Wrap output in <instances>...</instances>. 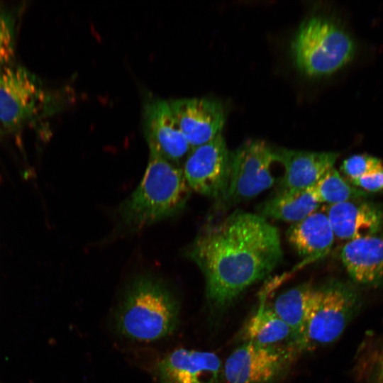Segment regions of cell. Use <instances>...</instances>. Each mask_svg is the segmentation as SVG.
<instances>
[{
	"instance_id": "44dd1931",
	"label": "cell",
	"mask_w": 383,
	"mask_h": 383,
	"mask_svg": "<svg viewBox=\"0 0 383 383\" xmlns=\"http://www.w3.org/2000/svg\"><path fill=\"white\" fill-rule=\"evenodd\" d=\"M382 169L383 162L380 159L366 154L350 156L341 165V170L350 181L373 174Z\"/></svg>"
},
{
	"instance_id": "7a4b0ae2",
	"label": "cell",
	"mask_w": 383,
	"mask_h": 383,
	"mask_svg": "<svg viewBox=\"0 0 383 383\" xmlns=\"http://www.w3.org/2000/svg\"><path fill=\"white\" fill-rule=\"evenodd\" d=\"M189 193L182 168L150 150L143 179L120 206L121 221L133 229L151 225L181 211Z\"/></svg>"
},
{
	"instance_id": "5bb4252c",
	"label": "cell",
	"mask_w": 383,
	"mask_h": 383,
	"mask_svg": "<svg viewBox=\"0 0 383 383\" xmlns=\"http://www.w3.org/2000/svg\"><path fill=\"white\" fill-rule=\"evenodd\" d=\"M335 237L348 241L377 234L383 211L367 201L350 200L329 205L326 212Z\"/></svg>"
},
{
	"instance_id": "ac0fdd59",
	"label": "cell",
	"mask_w": 383,
	"mask_h": 383,
	"mask_svg": "<svg viewBox=\"0 0 383 383\" xmlns=\"http://www.w3.org/2000/svg\"><path fill=\"white\" fill-rule=\"evenodd\" d=\"M320 206L308 189L277 192L258 208L259 215L285 222L297 223Z\"/></svg>"
},
{
	"instance_id": "7c38bea8",
	"label": "cell",
	"mask_w": 383,
	"mask_h": 383,
	"mask_svg": "<svg viewBox=\"0 0 383 383\" xmlns=\"http://www.w3.org/2000/svg\"><path fill=\"white\" fill-rule=\"evenodd\" d=\"M160 383H219L223 365L211 352L179 348L157 365Z\"/></svg>"
},
{
	"instance_id": "7402d4cb",
	"label": "cell",
	"mask_w": 383,
	"mask_h": 383,
	"mask_svg": "<svg viewBox=\"0 0 383 383\" xmlns=\"http://www.w3.org/2000/svg\"><path fill=\"white\" fill-rule=\"evenodd\" d=\"M14 26L11 17L0 12V70L10 65L14 55Z\"/></svg>"
},
{
	"instance_id": "30bf717a",
	"label": "cell",
	"mask_w": 383,
	"mask_h": 383,
	"mask_svg": "<svg viewBox=\"0 0 383 383\" xmlns=\"http://www.w3.org/2000/svg\"><path fill=\"white\" fill-rule=\"evenodd\" d=\"M143 132L149 150L175 165L179 166L192 149L179 127L170 103L164 99H153L145 103Z\"/></svg>"
},
{
	"instance_id": "277c9868",
	"label": "cell",
	"mask_w": 383,
	"mask_h": 383,
	"mask_svg": "<svg viewBox=\"0 0 383 383\" xmlns=\"http://www.w3.org/2000/svg\"><path fill=\"white\" fill-rule=\"evenodd\" d=\"M296 67L310 77L331 74L348 64L355 54L350 35L333 21L312 17L301 23L291 45Z\"/></svg>"
},
{
	"instance_id": "d6986e66",
	"label": "cell",
	"mask_w": 383,
	"mask_h": 383,
	"mask_svg": "<svg viewBox=\"0 0 383 383\" xmlns=\"http://www.w3.org/2000/svg\"><path fill=\"white\" fill-rule=\"evenodd\" d=\"M314 290L312 284H299L281 293L270 304L277 316L292 329L296 348L305 326Z\"/></svg>"
},
{
	"instance_id": "cb8c5ba5",
	"label": "cell",
	"mask_w": 383,
	"mask_h": 383,
	"mask_svg": "<svg viewBox=\"0 0 383 383\" xmlns=\"http://www.w3.org/2000/svg\"><path fill=\"white\" fill-rule=\"evenodd\" d=\"M377 380H378V383H383V359L379 361L377 365Z\"/></svg>"
},
{
	"instance_id": "8992f818",
	"label": "cell",
	"mask_w": 383,
	"mask_h": 383,
	"mask_svg": "<svg viewBox=\"0 0 383 383\" xmlns=\"http://www.w3.org/2000/svg\"><path fill=\"white\" fill-rule=\"evenodd\" d=\"M274 162L273 148L261 140H249L231 152L223 200L228 204L245 201L270 188L275 183L271 172Z\"/></svg>"
},
{
	"instance_id": "5b68a950",
	"label": "cell",
	"mask_w": 383,
	"mask_h": 383,
	"mask_svg": "<svg viewBox=\"0 0 383 383\" xmlns=\"http://www.w3.org/2000/svg\"><path fill=\"white\" fill-rule=\"evenodd\" d=\"M360 296L352 286L331 282L315 287L298 353L311 351L335 341L356 315Z\"/></svg>"
},
{
	"instance_id": "52a82bcc",
	"label": "cell",
	"mask_w": 383,
	"mask_h": 383,
	"mask_svg": "<svg viewBox=\"0 0 383 383\" xmlns=\"http://www.w3.org/2000/svg\"><path fill=\"white\" fill-rule=\"evenodd\" d=\"M296 355L292 350L244 342L226 359L223 374L228 383H272Z\"/></svg>"
},
{
	"instance_id": "2e32d148",
	"label": "cell",
	"mask_w": 383,
	"mask_h": 383,
	"mask_svg": "<svg viewBox=\"0 0 383 383\" xmlns=\"http://www.w3.org/2000/svg\"><path fill=\"white\" fill-rule=\"evenodd\" d=\"M287 236L289 244L306 262L326 256L335 238L326 213L318 211L293 223L288 229Z\"/></svg>"
},
{
	"instance_id": "e0dca14e",
	"label": "cell",
	"mask_w": 383,
	"mask_h": 383,
	"mask_svg": "<svg viewBox=\"0 0 383 383\" xmlns=\"http://www.w3.org/2000/svg\"><path fill=\"white\" fill-rule=\"evenodd\" d=\"M243 337L244 342L289 349L299 354L292 329L277 316L262 295L257 309L245 326Z\"/></svg>"
},
{
	"instance_id": "6da1fadb",
	"label": "cell",
	"mask_w": 383,
	"mask_h": 383,
	"mask_svg": "<svg viewBox=\"0 0 383 383\" xmlns=\"http://www.w3.org/2000/svg\"><path fill=\"white\" fill-rule=\"evenodd\" d=\"M206 281L211 306L223 309L267 277L282 260L278 229L266 218L236 211L206 226L188 250Z\"/></svg>"
},
{
	"instance_id": "4fadbf2b",
	"label": "cell",
	"mask_w": 383,
	"mask_h": 383,
	"mask_svg": "<svg viewBox=\"0 0 383 383\" xmlns=\"http://www.w3.org/2000/svg\"><path fill=\"white\" fill-rule=\"evenodd\" d=\"M275 162L282 164L284 176L277 192L305 189L333 167L338 157L334 152H312L273 148Z\"/></svg>"
},
{
	"instance_id": "ba28073f",
	"label": "cell",
	"mask_w": 383,
	"mask_h": 383,
	"mask_svg": "<svg viewBox=\"0 0 383 383\" xmlns=\"http://www.w3.org/2000/svg\"><path fill=\"white\" fill-rule=\"evenodd\" d=\"M230 153L221 133L191 149L182 167L189 189L223 200L228 179Z\"/></svg>"
},
{
	"instance_id": "9a60e30c",
	"label": "cell",
	"mask_w": 383,
	"mask_h": 383,
	"mask_svg": "<svg viewBox=\"0 0 383 383\" xmlns=\"http://www.w3.org/2000/svg\"><path fill=\"white\" fill-rule=\"evenodd\" d=\"M340 257L355 282L374 285L383 280V235L376 234L348 241Z\"/></svg>"
},
{
	"instance_id": "ffe728a7",
	"label": "cell",
	"mask_w": 383,
	"mask_h": 383,
	"mask_svg": "<svg viewBox=\"0 0 383 383\" xmlns=\"http://www.w3.org/2000/svg\"><path fill=\"white\" fill-rule=\"evenodd\" d=\"M307 189L320 204H335L355 200L366 194L365 192L351 187L334 167Z\"/></svg>"
},
{
	"instance_id": "3957f363",
	"label": "cell",
	"mask_w": 383,
	"mask_h": 383,
	"mask_svg": "<svg viewBox=\"0 0 383 383\" xmlns=\"http://www.w3.org/2000/svg\"><path fill=\"white\" fill-rule=\"evenodd\" d=\"M179 308L174 297L158 279L137 278L127 290L116 317L125 336L140 341L161 339L176 328Z\"/></svg>"
},
{
	"instance_id": "8fae6325",
	"label": "cell",
	"mask_w": 383,
	"mask_h": 383,
	"mask_svg": "<svg viewBox=\"0 0 383 383\" xmlns=\"http://www.w3.org/2000/svg\"><path fill=\"white\" fill-rule=\"evenodd\" d=\"M169 103L192 149L221 133L226 113L220 102L208 98H188L174 99Z\"/></svg>"
},
{
	"instance_id": "9c48e42d",
	"label": "cell",
	"mask_w": 383,
	"mask_h": 383,
	"mask_svg": "<svg viewBox=\"0 0 383 383\" xmlns=\"http://www.w3.org/2000/svg\"><path fill=\"white\" fill-rule=\"evenodd\" d=\"M45 96L38 80L22 66L0 70V123L5 127L17 128L34 116Z\"/></svg>"
},
{
	"instance_id": "603a6c76",
	"label": "cell",
	"mask_w": 383,
	"mask_h": 383,
	"mask_svg": "<svg viewBox=\"0 0 383 383\" xmlns=\"http://www.w3.org/2000/svg\"><path fill=\"white\" fill-rule=\"evenodd\" d=\"M360 189L365 192H377L383 189V169L364 177L350 181Z\"/></svg>"
}]
</instances>
